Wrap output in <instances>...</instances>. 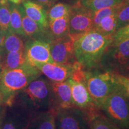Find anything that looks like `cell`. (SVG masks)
<instances>
[{
  "mask_svg": "<svg viewBox=\"0 0 129 129\" xmlns=\"http://www.w3.org/2000/svg\"><path fill=\"white\" fill-rule=\"evenodd\" d=\"M112 41L113 36L91 30L74 41L75 59L85 70L99 68L102 58Z\"/></svg>",
  "mask_w": 129,
  "mask_h": 129,
  "instance_id": "obj_1",
  "label": "cell"
},
{
  "mask_svg": "<svg viewBox=\"0 0 129 129\" xmlns=\"http://www.w3.org/2000/svg\"><path fill=\"white\" fill-rule=\"evenodd\" d=\"M41 74L36 67L29 63L19 68L1 70L0 90L3 105L12 106L16 95Z\"/></svg>",
  "mask_w": 129,
  "mask_h": 129,
  "instance_id": "obj_2",
  "label": "cell"
},
{
  "mask_svg": "<svg viewBox=\"0 0 129 129\" xmlns=\"http://www.w3.org/2000/svg\"><path fill=\"white\" fill-rule=\"evenodd\" d=\"M14 104L32 113L51 109V81L38 77L16 95Z\"/></svg>",
  "mask_w": 129,
  "mask_h": 129,
  "instance_id": "obj_3",
  "label": "cell"
},
{
  "mask_svg": "<svg viewBox=\"0 0 129 129\" xmlns=\"http://www.w3.org/2000/svg\"><path fill=\"white\" fill-rule=\"evenodd\" d=\"M101 111L119 129H129V98L117 82Z\"/></svg>",
  "mask_w": 129,
  "mask_h": 129,
  "instance_id": "obj_4",
  "label": "cell"
},
{
  "mask_svg": "<svg viewBox=\"0 0 129 129\" xmlns=\"http://www.w3.org/2000/svg\"><path fill=\"white\" fill-rule=\"evenodd\" d=\"M85 82L88 93L95 105L102 106L116 84L114 74L101 68L84 69Z\"/></svg>",
  "mask_w": 129,
  "mask_h": 129,
  "instance_id": "obj_5",
  "label": "cell"
},
{
  "mask_svg": "<svg viewBox=\"0 0 129 129\" xmlns=\"http://www.w3.org/2000/svg\"><path fill=\"white\" fill-rule=\"evenodd\" d=\"M129 64V40L107 48L100 63L102 69L119 74Z\"/></svg>",
  "mask_w": 129,
  "mask_h": 129,
  "instance_id": "obj_6",
  "label": "cell"
},
{
  "mask_svg": "<svg viewBox=\"0 0 129 129\" xmlns=\"http://www.w3.org/2000/svg\"><path fill=\"white\" fill-rule=\"evenodd\" d=\"M93 11L82 4L71 8L69 20V36L74 41L92 30Z\"/></svg>",
  "mask_w": 129,
  "mask_h": 129,
  "instance_id": "obj_7",
  "label": "cell"
},
{
  "mask_svg": "<svg viewBox=\"0 0 129 129\" xmlns=\"http://www.w3.org/2000/svg\"><path fill=\"white\" fill-rule=\"evenodd\" d=\"M54 117L56 129H89L87 115L77 107L58 109Z\"/></svg>",
  "mask_w": 129,
  "mask_h": 129,
  "instance_id": "obj_8",
  "label": "cell"
},
{
  "mask_svg": "<svg viewBox=\"0 0 129 129\" xmlns=\"http://www.w3.org/2000/svg\"><path fill=\"white\" fill-rule=\"evenodd\" d=\"M74 41L69 36L52 40L50 43V53L53 62L73 65L77 62L74 53Z\"/></svg>",
  "mask_w": 129,
  "mask_h": 129,
  "instance_id": "obj_9",
  "label": "cell"
},
{
  "mask_svg": "<svg viewBox=\"0 0 129 129\" xmlns=\"http://www.w3.org/2000/svg\"><path fill=\"white\" fill-rule=\"evenodd\" d=\"M25 54L27 62L33 67L45 63H54L51 56L50 43L44 40H32L27 42Z\"/></svg>",
  "mask_w": 129,
  "mask_h": 129,
  "instance_id": "obj_10",
  "label": "cell"
},
{
  "mask_svg": "<svg viewBox=\"0 0 129 129\" xmlns=\"http://www.w3.org/2000/svg\"><path fill=\"white\" fill-rule=\"evenodd\" d=\"M76 107L72 101L71 89L68 81H51V109L54 112L58 109Z\"/></svg>",
  "mask_w": 129,
  "mask_h": 129,
  "instance_id": "obj_11",
  "label": "cell"
},
{
  "mask_svg": "<svg viewBox=\"0 0 129 129\" xmlns=\"http://www.w3.org/2000/svg\"><path fill=\"white\" fill-rule=\"evenodd\" d=\"M31 113L18 105L6 106L2 129H25Z\"/></svg>",
  "mask_w": 129,
  "mask_h": 129,
  "instance_id": "obj_12",
  "label": "cell"
},
{
  "mask_svg": "<svg viewBox=\"0 0 129 129\" xmlns=\"http://www.w3.org/2000/svg\"><path fill=\"white\" fill-rule=\"evenodd\" d=\"M77 64V61L73 65L45 63L37 64L35 67L51 81L63 82L70 78L76 69Z\"/></svg>",
  "mask_w": 129,
  "mask_h": 129,
  "instance_id": "obj_13",
  "label": "cell"
},
{
  "mask_svg": "<svg viewBox=\"0 0 129 129\" xmlns=\"http://www.w3.org/2000/svg\"><path fill=\"white\" fill-rule=\"evenodd\" d=\"M72 101L75 106L84 112L98 108L91 99L85 81H77L69 78Z\"/></svg>",
  "mask_w": 129,
  "mask_h": 129,
  "instance_id": "obj_14",
  "label": "cell"
},
{
  "mask_svg": "<svg viewBox=\"0 0 129 129\" xmlns=\"http://www.w3.org/2000/svg\"><path fill=\"white\" fill-rule=\"evenodd\" d=\"M25 129H56L54 112L48 110L32 113Z\"/></svg>",
  "mask_w": 129,
  "mask_h": 129,
  "instance_id": "obj_15",
  "label": "cell"
},
{
  "mask_svg": "<svg viewBox=\"0 0 129 129\" xmlns=\"http://www.w3.org/2000/svg\"><path fill=\"white\" fill-rule=\"evenodd\" d=\"M22 5L27 16L35 21L42 28L47 30L48 20L47 13L44 7L30 0H23Z\"/></svg>",
  "mask_w": 129,
  "mask_h": 129,
  "instance_id": "obj_16",
  "label": "cell"
},
{
  "mask_svg": "<svg viewBox=\"0 0 129 129\" xmlns=\"http://www.w3.org/2000/svg\"><path fill=\"white\" fill-rule=\"evenodd\" d=\"M19 10L22 16V28L25 37L34 38V40H43V37L46 33V29L42 28L35 21L32 20L26 14L23 7H19Z\"/></svg>",
  "mask_w": 129,
  "mask_h": 129,
  "instance_id": "obj_17",
  "label": "cell"
},
{
  "mask_svg": "<svg viewBox=\"0 0 129 129\" xmlns=\"http://www.w3.org/2000/svg\"><path fill=\"white\" fill-rule=\"evenodd\" d=\"M25 51H14L6 53L0 61L1 70L19 68L28 64Z\"/></svg>",
  "mask_w": 129,
  "mask_h": 129,
  "instance_id": "obj_18",
  "label": "cell"
},
{
  "mask_svg": "<svg viewBox=\"0 0 129 129\" xmlns=\"http://www.w3.org/2000/svg\"><path fill=\"white\" fill-rule=\"evenodd\" d=\"M69 14L48 22L51 41L68 36Z\"/></svg>",
  "mask_w": 129,
  "mask_h": 129,
  "instance_id": "obj_19",
  "label": "cell"
},
{
  "mask_svg": "<svg viewBox=\"0 0 129 129\" xmlns=\"http://www.w3.org/2000/svg\"><path fill=\"white\" fill-rule=\"evenodd\" d=\"M3 50L4 55L9 52L25 51V46L18 35L9 32L4 35Z\"/></svg>",
  "mask_w": 129,
  "mask_h": 129,
  "instance_id": "obj_20",
  "label": "cell"
},
{
  "mask_svg": "<svg viewBox=\"0 0 129 129\" xmlns=\"http://www.w3.org/2000/svg\"><path fill=\"white\" fill-rule=\"evenodd\" d=\"M89 129H119L98 109L88 116Z\"/></svg>",
  "mask_w": 129,
  "mask_h": 129,
  "instance_id": "obj_21",
  "label": "cell"
},
{
  "mask_svg": "<svg viewBox=\"0 0 129 129\" xmlns=\"http://www.w3.org/2000/svg\"><path fill=\"white\" fill-rule=\"evenodd\" d=\"M117 13L102 19L99 25L93 30L106 36H114L117 30Z\"/></svg>",
  "mask_w": 129,
  "mask_h": 129,
  "instance_id": "obj_22",
  "label": "cell"
},
{
  "mask_svg": "<svg viewBox=\"0 0 129 129\" xmlns=\"http://www.w3.org/2000/svg\"><path fill=\"white\" fill-rule=\"evenodd\" d=\"M10 30L18 35L25 37L23 28H22V16L19 7L14 5L10 6Z\"/></svg>",
  "mask_w": 129,
  "mask_h": 129,
  "instance_id": "obj_23",
  "label": "cell"
},
{
  "mask_svg": "<svg viewBox=\"0 0 129 129\" xmlns=\"http://www.w3.org/2000/svg\"><path fill=\"white\" fill-rule=\"evenodd\" d=\"M10 6L7 0H0V30L3 35L10 32Z\"/></svg>",
  "mask_w": 129,
  "mask_h": 129,
  "instance_id": "obj_24",
  "label": "cell"
},
{
  "mask_svg": "<svg viewBox=\"0 0 129 129\" xmlns=\"http://www.w3.org/2000/svg\"><path fill=\"white\" fill-rule=\"evenodd\" d=\"M124 0H81V4L87 9L96 12L121 4Z\"/></svg>",
  "mask_w": 129,
  "mask_h": 129,
  "instance_id": "obj_25",
  "label": "cell"
},
{
  "mask_svg": "<svg viewBox=\"0 0 129 129\" xmlns=\"http://www.w3.org/2000/svg\"><path fill=\"white\" fill-rule=\"evenodd\" d=\"M71 7L64 3H59L53 6L48 12L47 17L48 22L63 16L69 15L71 10Z\"/></svg>",
  "mask_w": 129,
  "mask_h": 129,
  "instance_id": "obj_26",
  "label": "cell"
},
{
  "mask_svg": "<svg viewBox=\"0 0 129 129\" xmlns=\"http://www.w3.org/2000/svg\"><path fill=\"white\" fill-rule=\"evenodd\" d=\"M122 3L118 5V6H114V7L105 8V9L99 10L96 11V12H93L92 30L94 29L97 26L99 25L102 19H104V17H106V16H108L117 13L120 8L121 6Z\"/></svg>",
  "mask_w": 129,
  "mask_h": 129,
  "instance_id": "obj_27",
  "label": "cell"
},
{
  "mask_svg": "<svg viewBox=\"0 0 129 129\" xmlns=\"http://www.w3.org/2000/svg\"><path fill=\"white\" fill-rule=\"evenodd\" d=\"M117 30L129 24V4L124 1L117 13Z\"/></svg>",
  "mask_w": 129,
  "mask_h": 129,
  "instance_id": "obj_28",
  "label": "cell"
},
{
  "mask_svg": "<svg viewBox=\"0 0 129 129\" xmlns=\"http://www.w3.org/2000/svg\"><path fill=\"white\" fill-rule=\"evenodd\" d=\"M128 40H129V24L116 31L113 36V41L111 45H117Z\"/></svg>",
  "mask_w": 129,
  "mask_h": 129,
  "instance_id": "obj_29",
  "label": "cell"
},
{
  "mask_svg": "<svg viewBox=\"0 0 129 129\" xmlns=\"http://www.w3.org/2000/svg\"><path fill=\"white\" fill-rule=\"evenodd\" d=\"M114 74V78L115 82L120 84L124 88L127 96L129 98V77L124 76L117 74Z\"/></svg>",
  "mask_w": 129,
  "mask_h": 129,
  "instance_id": "obj_30",
  "label": "cell"
},
{
  "mask_svg": "<svg viewBox=\"0 0 129 129\" xmlns=\"http://www.w3.org/2000/svg\"><path fill=\"white\" fill-rule=\"evenodd\" d=\"M58 0H34V2L41 5L43 7H50Z\"/></svg>",
  "mask_w": 129,
  "mask_h": 129,
  "instance_id": "obj_31",
  "label": "cell"
},
{
  "mask_svg": "<svg viewBox=\"0 0 129 129\" xmlns=\"http://www.w3.org/2000/svg\"><path fill=\"white\" fill-rule=\"evenodd\" d=\"M6 106L4 105L0 106V129H2L3 123L6 112Z\"/></svg>",
  "mask_w": 129,
  "mask_h": 129,
  "instance_id": "obj_32",
  "label": "cell"
},
{
  "mask_svg": "<svg viewBox=\"0 0 129 129\" xmlns=\"http://www.w3.org/2000/svg\"><path fill=\"white\" fill-rule=\"evenodd\" d=\"M4 35L3 34L2 32L0 30V61L3 55V40H4Z\"/></svg>",
  "mask_w": 129,
  "mask_h": 129,
  "instance_id": "obj_33",
  "label": "cell"
},
{
  "mask_svg": "<svg viewBox=\"0 0 129 129\" xmlns=\"http://www.w3.org/2000/svg\"><path fill=\"white\" fill-rule=\"evenodd\" d=\"M117 74H120V75H124V76L129 77V64L127 66V67H125L124 68L122 69L120 73Z\"/></svg>",
  "mask_w": 129,
  "mask_h": 129,
  "instance_id": "obj_34",
  "label": "cell"
},
{
  "mask_svg": "<svg viewBox=\"0 0 129 129\" xmlns=\"http://www.w3.org/2000/svg\"><path fill=\"white\" fill-rule=\"evenodd\" d=\"M9 1H10V2L13 3V4H19L20 3L22 2V1H23V0H9Z\"/></svg>",
  "mask_w": 129,
  "mask_h": 129,
  "instance_id": "obj_35",
  "label": "cell"
},
{
  "mask_svg": "<svg viewBox=\"0 0 129 129\" xmlns=\"http://www.w3.org/2000/svg\"><path fill=\"white\" fill-rule=\"evenodd\" d=\"M3 105V96L2 94H1V90H0V106Z\"/></svg>",
  "mask_w": 129,
  "mask_h": 129,
  "instance_id": "obj_36",
  "label": "cell"
},
{
  "mask_svg": "<svg viewBox=\"0 0 129 129\" xmlns=\"http://www.w3.org/2000/svg\"><path fill=\"white\" fill-rule=\"evenodd\" d=\"M124 1L125 3H126L128 4H129V0H124Z\"/></svg>",
  "mask_w": 129,
  "mask_h": 129,
  "instance_id": "obj_37",
  "label": "cell"
},
{
  "mask_svg": "<svg viewBox=\"0 0 129 129\" xmlns=\"http://www.w3.org/2000/svg\"><path fill=\"white\" fill-rule=\"evenodd\" d=\"M0 71H1V67H0Z\"/></svg>",
  "mask_w": 129,
  "mask_h": 129,
  "instance_id": "obj_38",
  "label": "cell"
}]
</instances>
